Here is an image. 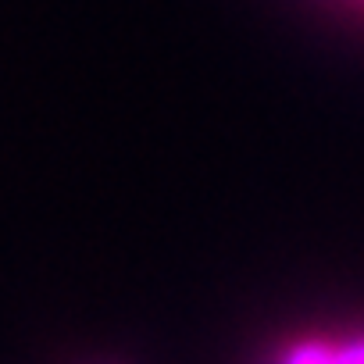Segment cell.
<instances>
[{"label":"cell","instance_id":"obj_1","mask_svg":"<svg viewBox=\"0 0 364 364\" xmlns=\"http://www.w3.org/2000/svg\"><path fill=\"white\" fill-rule=\"evenodd\" d=\"M286 364H364V343H353L346 350H328V346H300L289 353Z\"/></svg>","mask_w":364,"mask_h":364}]
</instances>
